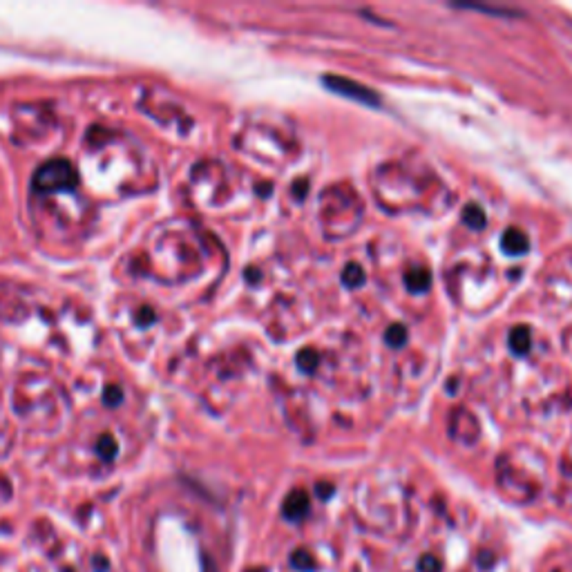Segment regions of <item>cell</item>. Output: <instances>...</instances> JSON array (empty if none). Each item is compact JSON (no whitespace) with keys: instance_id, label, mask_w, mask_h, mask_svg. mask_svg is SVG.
<instances>
[{"instance_id":"1","label":"cell","mask_w":572,"mask_h":572,"mask_svg":"<svg viewBox=\"0 0 572 572\" xmlns=\"http://www.w3.org/2000/svg\"><path fill=\"white\" fill-rule=\"evenodd\" d=\"M76 179L74 168L68 159H52L38 168L34 175V185L38 190H60L70 188Z\"/></svg>"},{"instance_id":"2","label":"cell","mask_w":572,"mask_h":572,"mask_svg":"<svg viewBox=\"0 0 572 572\" xmlns=\"http://www.w3.org/2000/svg\"><path fill=\"white\" fill-rule=\"evenodd\" d=\"M324 85H327L331 92H335V95L349 97L353 101H362V103H369V105H378L380 103V97L376 95L374 90L367 87V85L355 83V81H349V79H345V76H324Z\"/></svg>"},{"instance_id":"3","label":"cell","mask_w":572,"mask_h":572,"mask_svg":"<svg viewBox=\"0 0 572 572\" xmlns=\"http://www.w3.org/2000/svg\"><path fill=\"white\" fill-rule=\"evenodd\" d=\"M308 494L304 490H293L288 497L284 499V505H282V512L288 521H300L308 514Z\"/></svg>"},{"instance_id":"4","label":"cell","mask_w":572,"mask_h":572,"mask_svg":"<svg viewBox=\"0 0 572 572\" xmlns=\"http://www.w3.org/2000/svg\"><path fill=\"white\" fill-rule=\"evenodd\" d=\"M528 246H530L528 237H525V233L519 228H507L501 237V249L507 255H523L525 251H528Z\"/></svg>"},{"instance_id":"5","label":"cell","mask_w":572,"mask_h":572,"mask_svg":"<svg viewBox=\"0 0 572 572\" xmlns=\"http://www.w3.org/2000/svg\"><path fill=\"white\" fill-rule=\"evenodd\" d=\"M405 282H407V288H409L411 293H421V291H427V288H429V284H431V275H429V271H425V269H411V271H407V275H405Z\"/></svg>"},{"instance_id":"6","label":"cell","mask_w":572,"mask_h":572,"mask_svg":"<svg viewBox=\"0 0 572 572\" xmlns=\"http://www.w3.org/2000/svg\"><path fill=\"white\" fill-rule=\"evenodd\" d=\"M509 347L514 349V353H528L530 351V331L525 327H517L509 333Z\"/></svg>"},{"instance_id":"7","label":"cell","mask_w":572,"mask_h":572,"mask_svg":"<svg viewBox=\"0 0 572 572\" xmlns=\"http://www.w3.org/2000/svg\"><path fill=\"white\" fill-rule=\"evenodd\" d=\"M463 222H465L468 226L472 228H483L485 226V215L481 210V206H476V204H470L465 206V210H463Z\"/></svg>"},{"instance_id":"8","label":"cell","mask_w":572,"mask_h":572,"mask_svg":"<svg viewBox=\"0 0 572 572\" xmlns=\"http://www.w3.org/2000/svg\"><path fill=\"white\" fill-rule=\"evenodd\" d=\"M291 566L296 570H302V572H311L313 570V556L306 550H296L291 554Z\"/></svg>"},{"instance_id":"9","label":"cell","mask_w":572,"mask_h":572,"mask_svg":"<svg viewBox=\"0 0 572 572\" xmlns=\"http://www.w3.org/2000/svg\"><path fill=\"white\" fill-rule=\"evenodd\" d=\"M342 280L349 286H360L365 282V273H362V269L358 264H349L345 269V273H342Z\"/></svg>"},{"instance_id":"10","label":"cell","mask_w":572,"mask_h":572,"mask_svg":"<svg viewBox=\"0 0 572 572\" xmlns=\"http://www.w3.org/2000/svg\"><path fill=\"white\" fill-rule=\"evenodd\" d=\"M298 367L302 371H313L318 367V353L311 351V349H304L298 353Z\"/></svg>"},{"instance_id":"11","label":"cell","mask_w":572,"mask_h":572,"mask_svg":"<svg viewBox=\"0 0 572 572\" xmlns=\"http://www.w3.org/2000/svg\"><path fill=\"white\" fill-rule=\"evenodd\" d=\"M405 338H407L405 327H400V324H394V327H389V331H387V342H389L392 347H403V345H405Z\"/></svg>"},{"instance_id":"12","label":"cell","mask_w":572,"mask_h":572,"mask_svg":"<svg viewBox=\"0 0 572 572\" xmlns=\"http://www.w3.org/2000/svg\"><path fill=\"white\" fill-rule=\"evenodd\" d=\"M419 572H441V563L434 554H425L419 561Z\"/></svg>"},{"instance_id":"13","label":"cell","mask_w":572,"mask_h":572,"mask_svg":"<svg viewBox=\"0 0 572 572\" xmlns=\"http://www.w3.org/2000/svg\"><path fill=\"white\" fill-rule=\"evenodd\" d=\"M99 454H101L103 458H112V456L117 454V443H114L110 436H103L101 443H99Z\"/></svg>"}]
</instances>
